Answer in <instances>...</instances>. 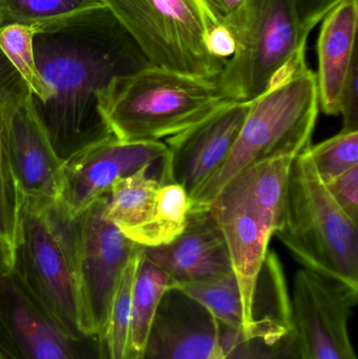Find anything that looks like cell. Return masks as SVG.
Wrapping results in <instances>:
<instances>
[{
    "instance_id": "obj_35",
    "label": "cell",
    "mask_w": 358,
    "mask_h": 359,
    "mask_svg": "<svg viewBox=\"0 0 358 359\" xmlns=\"http://www.w3.org/2000/svg\"><path fill=\"white\" fill-rule=\"evenodd\" d=\"M0 359H8L6 358V356L4 355V354L0 352Z\"/></svg>"
},
{
    "instance_id": "obj_32",
    "label": "cell",
    "mask_w": 358,
    "mask_h": 359,
    "mask_svg": "<svg viewBox=\"0 0 358 359\" xmlns=\"http://www.w3.org/2000/svg\"><path fill=\"white\" fill-rule=\"evenodd\" d=\"M342 0H294L302 25L310 32Z\"/></svg>"
},
{
    "instance_id": "obj_33",
    "label": "cell",
    "mask_w": 358,
    "mask_h": 359,
    "mask_svg": "<svg viewBox=\"0 0 358 359\" xmlns=\"http://www.w3.org/2000/svg\"><path fill=\"white\" fill-rule=\"evenodd\" d=\"M15 250L0 240V276L12 271L14 267Z\"/></svg>"
},
{
    "instance_id": "obj_15",
    "label": "cell",
    "mask_w": 358,
    "mask_h": 359,
    "mask_svg": "<svg viewBox=\"0 0 358 359\" xmlns=\"http://www.w3.org/2000/svg\"><path fill=\"white\" fill-rule=\"evenodd\" d=\"M219 322L207 308L170 287L136 359H212Z\"/></svg>"
},
{
    "instance_id": "obj_31",
    "label": "cell",
    "mask_w": 358,
    "mask_h": 359,
    "mask_svg": "<svg viewBox=\"0 0 358 359\" xmlns=\"http://www.w3.org/2000/svg\"><path fill=\"white\" fill-rule=\"evenodd\" d=\"M206 1L221 25L226 27L235 37L243 22L248 0H206Z\"/></svg>"
},
{
    "instance_id": "obj_16",
    "label": "cell",
    "mask_w": 358,
    "mask_h": 359,
    "mask_svg": "<svg viewBox=\"0 0 358 359\" xmlns=\"http://www.w3.org/2000/svg\"><path fill=\"white\" fill-rule=\"evenodd\" d=\"M145 259L172 280L195 284L233 272L224 236L209 209L189 211L182 233L170 244L143 248Z\"/></svg>"
},
{
    "instance_id": "obj_30",
    "label": "cell",
    "mask_w": 358,
    "mask_h": 359,
    "mask_svg": "<svg viewBox=\"0 0 358 359\" xmlns=\"http://www.w3.org/2000/svg\"><path fill=\"white\" fill-rule=\"evenodd\" d=\"M338 114L343 116L344 130H358V65L351 71L343 88L338 103Z\"/></svg>"
},
{
    "instance_id": "obj_21",
    "label": "cell",
    "mask_w": 358,
    "mask_h": 359,
    "mask_svg": "<svg viewBox=\"0 0 358 359\" xmlns=\"http://www.w3.org/2000/svg\"><path fill=\"white\" fill-rule=\"evenodd\" d=\"M191 208V196L182 186L161 184L153 217L137 234L134 243L144 248L170 244L184 230Z\"/></svg>"
},
{
    "instance_id": "obj_6",
    "label": "cell",
    "mask_w": 358,
    "mask_h": 359,
    "mask_svg": "<svg viewBox=\"0 0 358 359\" xmlns=\"http://www.w3.org/2000/svg\"><path fill=\"white\" fill-rule=\"evenodd\" d=\"M80 215L58 202L25 198L13 271L40 307L71 337L80 330Z\"/></svg>"
},
{
    "instance_id": "obj_17",
    "label": "cell",
    "mask_w": 358,
    "mask_h": 359,
    "mask_svg": "<svg viewBox=\"0 0 358 359\" xmlns=\"http://www.w3.org/2000/svg\"><path fill=\"white\" fill-rule=\"evenodd\" d=\"M317 74L319 107L338 115L343 88L357 65L358 0H342L321 21Z\"/></svg>"
},
{
    "instance_id": "obj_27",
    "label": "cell",
    "mask_w": 358,
    "mask_h": 359,
    "mask_svg": "<svg viewBox=\"0 0 358 359\" xmlns=\"http://www.w3.org/2000/svg\"><path fill=\"white\" fill-rule=\"evenodd\" d=\"M25 198L8 161L0 132V240L14 250L20 243Z\"/></svg>"
},
{
    "instance_id": "obj_10",
    "label": "cell",
    "mask_w": 358,
    "mask_h": 359,
    "mask_svg": "<svg viewBox=\"0 0 358 359\" xmlns=\"http://www.w3.org/2000/svg\"><path fill=\"white\" fill-rule=\"evenodd\" d=\"M358 289L310 270H298L291 295L292 329L303 359H357L349 322Z\"/></svg>"
},
{
    "instance_id": "obj_1",
    "label": "cell",
    "mask_w": 358,
    "mask_h": 359,
    "mask_svg": "<svg viewBox=\"0 0 358 359\" xmlns=\"http://www.w3.org/2000/svg\"><path fill=\"white\" fill-rule=\"evenodd\" d=\"M34 53L50 90L46 102L34 103L63 161L113 136L99 111L98 93L113 78L151 65L105 6L36 27Z\"/></svg>"
},
{
    "instance_id": "obj_20",
    "label": "cell",
    "mask_w": 358,
    "mask_h": 359,
    "mask_svg": "<svg viewBox=\"0 0 358 359\" xmlns=\"http://www.w3.org/2000/svg\"><path fill=\"white\" fill-rule=\"evenodd\" d=\"M172 285L170 278L145 259L142 251L132 288V318L126 359H136L140 353L160 302Z\"/></svg>"
},
{
    "instance_id": "obj_23",
    "label": "cell",
    "mask_w": 358,
    "mask_h": 359,
    "mask_svg": "<svg viewBox=\"0 0 358 359\" xmlns=\"http://www.w3.org/2000/svg\"><path fill=\"white\" fill-rule=\"evenodd\" d=\"M36 27L27 25H6L0 27V50L19 74L38 102H46L50 88L42 79L34 53Z\"/></svg>"
},
{
    "instance_id": "obj_11",
    "label": "cell",
    "mask_w": 358,
    "mask_h": 359,
    "mask_svg": "<svg viewBox=\"0 0 358 359\" xmlns=\"http://www.w3.org/2000/svg\"><path fill=\"white\" fill-rule=\"evenodd\" d=\"M103 337L67 334L15 272L0 276V352L8 359H102Z\"/></svg>"
},
{
    "instance_id": "obj_22",
    "label": "cell",
    "mask_w": 358,
    "mask_h": 359,
    "mask_svg": "<svg viewBox=\"0 0 358 359\" xmlns=\"http://www.w3.org/2000/svg\"><path fill=\"white\" fill-rule=\"evenodd\" d=\"M209 310L220 324L244 332L243 303L235 273L195 284L172 286Z\"/></svg>"
},
{
    "instance_id": "obj_34",
    "label": "cell",
    "mask_w": 358,
    "mask_h": 359,
    "mask_svg": "<svg viewBox=\"0 0 358 359\" xmlns=\"http://www.w3.org/2000/svg\"><path fill=\"white\" fill-rule=\"evenodd\" d=\"M102 359H109V353H107L106 347H105L104 341H103Z\"/></svg>"
},
{
    "instance_id": "obj_14",
    "label": "cell",
    "mask_w": 358,
    "mask_h": 359,
    "mask_svg": "<svg viewBox=\"0 0 358 359\" xmlns=\"http://www.w3.org/2000/svg\"><path fill=\"white\" fill-rule=\"evenodd\" d=\"M252 105V100L231 101L168 138L160 183L179 184L193 194L230 153Z\"/></svg>"
},
{
    "instance_id": "obj_7",
    "label": "cell",
    "mask_w": 358,
    "mask_h": 359,
    "mask_svg": "<svg viewBox=\"0 0 358 359\" xmlns=\"http://www.w3.org/2000/svg\"><path fill=\"white\" fill-rule=\"evenodd\" d=\"M308 147L292 162L275 236L305 269L358 289L357 224L319 178Z\"/></svg>"
},
{
    "instance_id": "obj_9",
    "label": "cell",
    "mask_w": 358,
    "mask_h": 359,
    "mask_svg": "<svg viewBox=\"0 0 358 359\" xmlns=\"http://www.w3.org/2000/svg\"><path fill=\"white\" fill-rule=\"evenodd\" d=\"M109 194L80 215V330L102 337L113 295L124 269L139 245L104 217Z\"/></svg>"
},
{
    "instance_id": "obj_24",
    "label": "cell",
    "mask_w": 358,
    "mask_h": 359,
    "mask_svg": "<svg viewBox=\"0 0 358 359\" xmlns=\"http://www.w3.org/2000/svg\"><path fill=\"white\" fill-rule=\"evenodd\" d=\"M142 251L143 247H139L130 257L113 295L106 330L103 335L109 359H126L128 355L132 288Z\"/></svg>"
},
{
    "instance_id": "obj_13",
    "label": "cell",
    "mask_w": 358,
    "mask_h": 359,
    "mask_svg": "<svg viewBox=\"0 0 358 359\" xmlns=\"http://www.w3.org/2000/svg\"><path fill=\"white\" fill-rule=\"evenodd\" d=\"M167 154L160 141L125 142L113 136L88 145L65 160L60 203L71 217L107 196L117 180L153 165Z\"/></svg>"
},
{
    "instance_id": "obj_25",
    "label": "cell",
    "mask_w": 358,
    "mask_h": 359,
    "mask_svg": "<svg viewBox=\"0 0 358 359\" xmlns=\"http://www.w3.org/2000/svg\"><path fill=\"white\" fill-rule=\"evenodd\" d=\"M101 6L99 0H0V27H37Z\"/></svg>"
},
{
    "instance_id": "obj_18",
    "label": "cell",
    "mask_w": 358,
    "mask_h": 359,
    "mask_svg": "<svg viewBox=\"0 0 358 359\" xmlns=\"http://www.w3.org/2000/svg\"><path fill=\"white\" fill-rule=\"evenodd\" d=\"M292 330L291 297L277 253L268 250L254 286L249 337L281 339Z\"/></svg>"
},
{
    "instance_id": "obj_8",
    "label": "cell",
    "mask_w": 358,
    "mask_h": 359,
    "mask_svg": "<svg viewBox=\"0 0 358 359\" xmlns=\"http://www.w3.org/2000/svg\"><path fill=\"white\" fill-rule=\"evenodd\" d=\"M310 32L294 0H248L235 35V52L216 81L233 101H252L306 59Z\"/></svg>"
},
{
    "instance_id": "obj_26",
    "label": "cell",
    "mask_w": 358,
    "mask_h": 359,
    "mask_svg": "<svg viewBox=\"0 0 358 359\" xmlns=\"http://www.w3.org/2000/svg\"><path fill=\"white\" fill-rule=\"evenodd\" d=\"M311 161L324 183L358 165V130H344L317 145L308 147Z\"/></svg>"
},
{
    "instance_id": "obj_4",
    "label": "cell",
    "mask_w": 358,
    "mask_h": 359,
    "mask_svg": "<svg viewBox=\"0 0 358 359\" xmlns=\"http://www.w3.org/2000/svg\"><path fill=\"white\" fill-rule=\"evenodd\" d=\"M128 29L153 67L216 80L235 39L206 0H99Z\"/></svg>"
},
{
    "instance_id": "obj_2",
    "label": "cell",
    "mask_w": 358,
    "mask_h": 359,
    "mask_svg": "<svg viewBox=\"0 0 358 359\" xmlns=\"http://www.w3.org/2000/svg\"><path fill=\"white\" fill-rule=\"evenodd\" d=\"M319 109L317 74L304 59L252 100L230 153L191 194V210L207 209L221 190L246 168L271 158L300 155L311 144Z\"/></svg>"
},
{
    "instance_id": "obj_3",
    "label": "cell",
    "mask_w": 358,
    "mask_h": 359,
    "mask_svg": "<svg viewBox=\"0 0 358 359\" xmlns=\"http://www.w3.org/2000/svg\"><path fill=\"white\" fill-rule=\"evenodd\" d=\"M97 99L111 135L125 142L170 138L233 101L216 79L153 65L113 78Z\"/></svg>"
},
{
    "instance_id": "obj_19",
    "label": "cell",
    "mask_w": 358,
    "mask_h": 359,
    "mask_svg": "<svg viewBox=\"0 0 358 359\" xmlns=\"http://www.w3.org/2000/svg\"><path fill=\"white\" fill-rule=\"evenodd\" d=\"M151 165L117 180L109 194L104 217L134 242L155 212L160 183L149 176Z\"/></svg>"
},
{
    "instance_id": "obj_12",
    "label": "cell",
    "mask_w": 358,
    "mask_h": 359,
    "mask_svg": "<svg viewBox=\"0 0 358 359\" xmlns=\"http://www.w3.org/2000/svg\"><path fill=\"white\" fill-rule=\"evenodd\" d=\"M0 132L25 198L60 201L64 161L53 147L27 84L0 99Z\"/></svg>"
},
{
    "instance_id": "obj_5",
    "label": "cell",
    "mask_w": 358,
    "mask_h": 359,
    "mask_svg": "<svg viewBox=\"0 0 358 359\" xmlns=\"http://www.w3.org/2000/svg\"><path fill=\"white\" fill-rule=\"evenodd\" d=\"M294 158H271L246 168L221 190L208 207L224 236L239 284L246 339L252 324L256 278L283 217Z\"/></svg>"
},
{
    "instance_id": "obj_29",
    "label": "cell",
    "mask_w": 358,
    "mask_h": 359,
    "mask_svg": "<svg viewBox=\"0 0 358 359\" xmlns=\"http://www.w3.org/2000/svg\"><path fill=\"white\" fill-rule=\"evenodd\" d=\"M330 194L345 215L358 222V165L326 183Z\"/></svg>"
},
{
    "instance_id": "obj_28",
    "label": "cell",
    "mask_w": 358,
    "mask_h": 359,
    "mask_svg": "<svg viewBox=\"0 0 358 359\" xmlns=\"http://www.w3.org/2000/svg\"><path fill=\"white\" fill-rule=\"evenodd\" d=\"M212 359H214L212 356ZM221 359H303L294 329L281 339L263 337L244 339Z\"/></svg>"
}]
</instances>
